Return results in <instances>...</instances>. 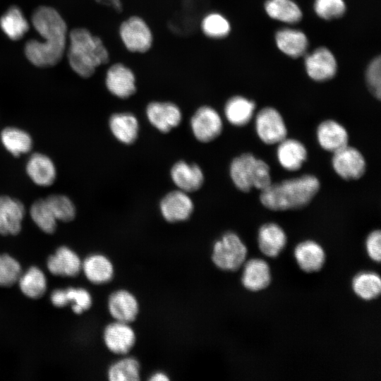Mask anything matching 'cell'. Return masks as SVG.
<instances>
[{"mask_svg":"<svg viewBox=\"0 0 381 381\" xmlns=\"http://www.w3.org/2000/svg\"><path fill=\"white\" fill-rule=\"evenodd\" d=\"M32 23L44 41L27 42V59L38 67L56 65L61 59L66 47L67 26L64 20L54 8L40 6L33 12Z\"/></svg>","mask_w":381,"mask_h":381,"instance_id":"obj_1","label":"cell"},{"mask_svg":"<svg viewBox=\"0 0 381 381\" xmlns=\"http://www.w3.org/2000/svg\"><path fill=\"white\" fill-rule=\"evenodd\" d=\"M320 188L319 179L313 174L272 183L260 190V201L273 211L295 210L307 206Z\"/></svg>","mask_w":381,"mask_h":381,"instance_id":"obj_2","label":"cell"},{"mask_svg":"<svg viewBox=\"0 0 381 381\" xmlns=\"http://www.w3.org/2000/svg\"><path fill=\"white\" fill-rule=\"evenodd\" d=\"M68 60L71 68L78 75L89 78L96 69L109 61V53L103 41L87 29L71 30Z\"/></svg>","mask_w":381,"mask_h":381,"instance_id":"obj_3","label":"cell"},{"mask_svg":"<svg viewBox=\"0 0 381 381\" xmlns=\"http://www.w3.org/2000/svg\"><path fill=\"white\" fill-rule=\"evenodd\" d=\"M229 173L235 186L244 193L253 188L261 190L272 183L269 165L252 153L235 157L230 164Z\"/></svg>","mask_w":381,"mask_h":381,"instance_id":"obj_4","label":"cell"},{"mask_svg":"<svg viewBox=\"0 0 381 381\" xmlns=\"http://www.w3.org/2000/svg\"><path fill=\"white\" fill-rule=\"evenodd\" d=\"M247 253V247L241 238L229 231L214 243L212 258L219 269L233 272L243 265Z\"/></svg>","mask_w":381,"mask_h":381,"instance_id":"obj_5","label":"cell"},{"mask_svg":"<svg viewBox=\"0 0 381 381\" xmlns=\"http://www.w3.org/2000/svg\"><path fill=\"white\" fill-rule=\"evenodd\" d=\"M119 34L126 49L132 53H145L153 44L150 26L138 16H132L123 20L119 25Z\"/></svg>","mask_w":381,"mask_h":381,"instance_id":"obj_6","label":"cell"},{"mask_svg":"<svg viewBox=\"0 0 381 381\" xmlns=\"http://www.w3.org/2000/svg\"><path fill=\"white\" fill-rule=\"evenodd\" d=\"M255 128L258 138L267 145L278 144L287 135L286 126L282 114L271 107H264L258 112Z\"/></svg>","mask_w":381,"mask_h":381,"instance_id":"obj_7","label":"cell"},{"mask_svg":"<svg viewBox=\"0 0 381 381\" xmlns=\"http://www.w3.org/2000/svg\"><path fill=\"white\" fill-rule=\"evenodd\" d=\"M332 165L335 173L346 181L359 179L366 169V162L362 153L348 145L333 152Z\"/></svg>","mask_w":381,"mask_h":381,"instance_id":"obj_8","label":"cell"},{"mask_svg":"<svg viewBox=\"0 0 381 381\" xmlns=\"http://www.w3.org/2000/svg\"><path fill=\"white\" fill-rule=\"evenodd\" d=\"M190 126L195 138L202 143L217 138L223 127L220 115L209 106H202L196 110L191 118Z\"/></svg>","mask_w":381,"mask_h":381,"instance_id":"obj_9","label":"cell"},{"mask_svg":"<svg viewBox=\"0 0 381 381\" xmlns=\"http://www.w3.org/2000/svg\"><path fill=\"white\" fill-rule=\"evenodd\" d=\"M304 64L308 75L317 82L332 79L337 71V62L334 55L325 47H318L307 54Z\"/></svg>","mask_w":381,"mask_h":381,"instance_id":"obj_10","label":"cell"},{"mask_svg":"<svg viewBox=\"0 0 381 381\" xmlns=\"http://www.w3.org/2000/svg\"><path fill=\"white\" fill-rule=\"evenodd\" d=\"M136 79L133 71L122 63H115L107 69L105 85L113 95L127 99L136 92Z\"/></svg>","mask_w":381,"mask_h":381,"instance_id":"obj_11","label":"cell"},{"mask_svg":"<svg viewBox=\"0 0 381 381\" xmlns=\"http://www.w3.org/2000/svg\"><path fill=\"white\" fill-rule=\"evenodd\" d=\"M146 114L150 123L162 133H168L179 126L182 116L179 107L169 102H150Z\"/></svg>","mask_w":381,"mask_h":381,"instance_id":"obj_12","label":"cell"},{"mask_svg":"<svg viewBox=\"0 0 381 381\" xmlns=\"http://www.w3.org/2000/svg\"><path fill=\"white\" fill-rule=\"evenodd\" d=\"M163 217L169 222L186 220L193 210V203L187 193L178 190L167 193L160 202Z\"/></svg>","mask_w":381,"mask_h":381,"instance_id":"obj_13","label":"cell"},{"mask_svg":"<svg viewBox=\"0 0 381 381\" xmlns=\"http://www.w3.org/2000/svg\"><path fill=\"white\" fill-rule=\"evenodd\" d=\"M104 341L109 351L116 354H126L135 342V334L127 322L115 321L104 331Z\"/></svg>","mask_w":381,"mask_h":381,"instance_id":"obj_14","label":"cell"},{"mask_svg":"<svg viewBox=\"0 0 381 381\" xmlns=\"http://www.w3.org/2000/svg\"><path fill=\"white\" fill-rule=\"evenodd\" d=\"M294 255L300 269L306 273L320 270L326 259L325 250L313 240H305L298 243Z\"/></svg>","mask_w":381,"mask_h":381,"instance_id":"obj_15","label":"cell"},{"mask_svg":"<svg viewBox=\"0 0 381 381\" xmlns=\"http://www.w3.org/2000/svg\"><path fill=\"white\" fill-rule=\"evenodd\" d=\"M272 280L270 267L260 258H252L243 263L241 283L248 291L257 292L269 286Z\"/></svg>","mask_w":381,"mask_h":381,"instance_id":"obj_16","label":"cell"},{"mask_svg":"<svg viewBox=\"0 0 381 381\" xmlns=\"http://www.w3.org/2000/svg\"><path fill=\"white\" fill-rule=\"evenodd\" d=\"M316 137L320 147L332 153L346 146L349 143L346 129L332 119L323 121L318 125Z\"/></svg>","mask_w":381,"mask_h":381,"instance_id":"obj_17","label":"cell"},{"mask_svg":"<svg viewBox=\"0 0 381 381\" xmlns=\"http://www.w3.org/2000/svg\"><path fill=\"white\" fill-rule=\"evenodd\" d=\"M25 215L23 203L15 198L0 196V234L16 235L21 229Z\"/></svg>","mask_w":381,"mask_h":381,"instance_id":"obj_18","label":"cell"},{"mask_svg":"<svg viewBox=\"0 0 381 381\" xmlns=\"http://www.w3.org/2000/svg\"><path fill=\"white\" fill-rule=\"evenodd\" d=\"M287 237L284 230L274 222L262 224L258 232V245L260 250L270 258L277 257L286 245Z\"/></svg>","mask_w":381,"mask_h":381,"instance_id":"obj_19","label":"cell"},{"mask_svg":"<svg viewBox=\"0 0 381 381\" xmlns=\"http://www.w3.org/2000/svg\"><path fill=\"white\" fill-rule=\"evenodd\" d=\"M277 145V158L282 167L290 171L301 169L308 156L305 145L296 139L287 138Z\"/></svg>","mask_w":381,"mask_h":381,"instance_id":"obj_20","label":"cell"},{"mask_svg":"<svg viewBox=\"0 0 381 381\" xmlns=\"http://www.w3.org/2000/svg\"><path fill=\"white\" fill-rule=\"evenodd\" d=\"M108 309L116 321L129 323L135 319L139 306L136 298L131 292L118 290L110 295Z\"/></svg>","mask_w":381,"mask_h":381,"instance_id":"obj_21","label":"cell"},{"mask_svg":"<svg viewBox=\"0 0 381 381\" xmlns=\"http://www.w3.org/2000/svg\"><path fill=\"white\" fill-rule=\"evenodd\" d=\"M171 179L175 185L186 193L198 190L204 181L203 173L195 164L185 161L177 162L171 169Z\"/></svg>","mask_w":381,"mask_h":381,"instance_id":"obj_22","label":"cell"},{"mask_svg":"<svg viewBox=\"0 0 381 381\" xmlns=\"http://www.w3.org/2000/svg\"><path fill=\"white\" fill-rule=\"evenodd\" d=\"M47 268L54 275L74 277L80 272L82 262L75 252L66 246H62L49 258Z\"/></svg>","mask_w":381,"mask_h":381,"instance_id":"obj_23","label":"cell"},{"mask_svg":"<svg viewBox=\"0 0 381 381\" xmlns=\"http://www.w3.org/2000/svg\"><path fill=\"white\" fill-rule=\"evenodd\" d=\"M277 48L284 54L298 58L303 56L308 47L306 35L301 30L290 28L279 30L275 34Z\"/></svg>","mask_w":381,"mask_h":381,"instance_id":"obj_24","label":"cell"},{"mask_svg":"<svg viewBox=\"0 0 381 381\" xmlns=\"http://www.w3.org/2000/svg\"><path fill=\"white\" fill-rule=\"evenodd\" d=\"M26 171L37 185L48 186L53 183L56 178V169L53 162L46 155L35 153L28 159Z\"/></svg>","mask_w":381,"mask_h":381,"instance_id":"obj_25","label":"cell"},{"mask_svg":"<svg viewBox=\"0 0 381 381\" xmlns=\"http://www.w3.org/2000/svg\"><path fill=\"white\" fill-rule=\"evenodd\" d=\"M255 103L241 95L229 98L224 106V114L227 121L234 126H243L253 117Z\"/></svg>","mask_w":381,"mask_h":381,"instance_id":"obj_26","label":"cell"},{"mask_svg":"<svg viewBox=\"0 0 381 381\" xmlns=\"http://www.w3.org/2000/svg\"><path fill=\"white\" fill-rule=\"evenodd\" d=\"M81 269L87 279L96 284L109 282L114 275L111 262L106 256L99 254L88 256L82 263Z\"/></svg>","mask_w":381,"mask_h":381,"instance_id":"obj_27","label":"cell"},{"mask_svg":"<svg viewBox=\"0 0 381 381\" xmlns=\"http://www.w3.org/2000/svg\"><path fill=\"white\" fill-rule=\"evenodd\" d=\"M109 127L114 137L123 143L131 144L137 139L138 121L131 113H116L111 115Z\"/></svg>","mask_w":381,"mask_h":381,"instance_id":"obj_28","label":"cell"},{"mask_svg":"<svg viewBox=\"0 0 381 381\" xmlns=\"http://www.w3.org/2000/svg\"><path fill=\"white\" fill-rule=\"evenodd\" d=\"M264 7L271 18L288 24L299 22L303 16L301 8L293 0H267Z\"/></svg>","mask_w":381,"mask_h":381,"instance_id":"obj_29","label":"cell"},{"mask_svg":"<svg viewBox=\"0 0 381 381\" xmlns=\"http://www.w3.org/2000/svg\"><path fill=\"white\" fill-rule=\"evenodd\" d=\"M351 286L355 294L362 300H374L381 292L380 277L374 272H361L353 278Z\"/></svg>","mask_w":381,"mask_h":381,"instance_id":"obj_30","label":"cell"},{"mask_svg":"<svg viewBox=\"0 0 381 381\" xmlns=\"http://www.w3.org/2000/svg\"><path fill=\"white\" fill-rule=\"evenodd\" d=\"M0 27L12 40L21 39L29 30V23L16 6L9 8L0 18Z\"/></svg>","mask_w":381,"mask_h":381,"instance_id":"obj_31","label":"cell"},{"mask_svg":"<svg viewBox=\"0 0 381 381\" xmlns=\"http://www.w3.org/2000/svg\"><path fill=\"white\" fill-rule=\"evenodd\" d=\"M1 140L4 147L14 156L28 152L32 145L30 135L15 127L4 128L1 133Z\"/></svg>","mask_w":381,"mask_h":381,"instance_id":"obj_32","label":"cell"},{"mask_svg":"<svg viewBox=\"0 0 381 381\" xmlns=\"http://www.w3.org/2000/svg\"><path fill=\"white\" fill-rule=\"evenodd\" d=\"M22 292L32 298H38L45 293L47 279L44 272L37 267H30L21 274L18 280Z\"/></svg>","mask_w":381,"mask_h":381,"instance_id":"obj_33","label":"cell"},{"mask_svg":"<svg viewBox=\"0 0 381 381\" xmlns=\"http://www.w3.org/2000/svg\"><path fill=\"white\" fill-rule=\"evenodd\" d=\"M202 33L211 39H223L231 32L229 20L222 13L211 12L205 15L200 23Z\"/></svg>","mask_w":381,"mask_h":381,"instance_id":"obj_34","label":"cell"},{"mask_svg":"<svg viewBox=\"0 0 381 381\" xmlns=\"http://www.w3.org/2000/svg\"><path fill=\"white\" fill-rule=\"evenodd\" d=\"M111 381H136L140 379V364L134 358L127 357L114 363L108 370Z\"/></svg>","mask_w":381,"mask_h":381,"instance_id":"obj_35","label":"cell"},{"mask_svg":"<svg viewBox=\"0 0 381 381\" xmlns=\"http://www.w3.org/2000/svg\"><path fill=\"white\" fill-rule=\"evenodd\" d=\"M30 216L35 224L47 234L53 233L56 227V219L45 199L36 200L31 206Z\"/></svg>","mask_w":381,"mask_h":381,"instance_id":"obj_36","label":"cell"},{"mask_svg":"<svg viewBox=\"0 0 381 381\" xmlns=\"http://www.w3.org/2000/svg\"><path fill=\"white\" fill-rule=\"evenodd\" d=\"M45 200L56 220L70 222L75 217V206L66 195H52Z\"/></svg>","mask_w":381,"mask_h":381,"instance_id":"obj_37","label":"cell"},{"mask_svg":"<svg viewBox=\"0 0 381 381\" xmlns=\"http://www.w3.org/2000/svg\"><path fill=\"white\" fill-rule=\"evenodd\" d=\"M21 274V267L16 259L7 254H0V286H11Z\"/></svg>","mask_w":381,"mask_h":381,"instance_id":"obj_38","label":"cell"},{"mask_svg":"<svg viewBox=\"0 0 381 381\" xmlns=\"http://www.w3.org/2000/svg\"><path fill=\"white\" fill-rule=\"evenodd\" d=\"M313 7L318 17L328 20L341 17L346 10L344 0H315Z\"/></svg>","mask_w":381,"mask_h":381,"instance_id":"obj_39","label":"cell"},{"mask_svg":"<svg viewBox=\"0 0 381 381\" xmlns=\"http://www.w3.org/2000/svg\"><path fill=\"white\" fill-rule=\"evenodd\" d=\"M365 80L371 94L377 99L381 98V59L378 56L369 64L366 72Z\"/></svg>","mask_w":381,"mask_h":381,"instance_id":"obj_40","label":"cell"},{"mask_svg":"<svg viewBox=\"0 0 381 381\" xmlns=\"http://www.w3.org/2000/svg\"><path fill=\"white\" fill-rule=\"evenodd\" d=\"M66 292L68 301L72 303V309L75 313L80 314L91 306V295L85 289L68 288Z\"/></svg>","mask_w":381,"mask_h":381,"instance_id":"obj_41","label":"cell"},{"mask_svg":"<svg viewBox=\"0 0 381 381\" xmlns=\"http://www.w3.org/2000/svg\"><path fill=\"white\" fill-rule=\"evenodd\" d=\"M365 249L368 257L374 262L381 259V232L379 229L371 231L365 240Z\"/></svg>","mask_w":381,"mask_h":381,"instance_id":"obj_42","label":"cell"},{"mask_svg":"<svg viewBox=\"0 0 381 381\" xmlns=\"http://www.w3.org/2000/svg\"><path fill=\"white\" fill-rule=\"evenodd\" d=\"M51 301L56 307H64L68 303L66 289H56L51 294Z\"/></svg>","mask_w":381,"mask_h":381,"instance_id":"obj_43","label":"cell"},{"mask_svg":"<svg viewBox=\"0 0 381 381\" xmlns=\"http://www.w3.org/2000/svg\"><path fill=\"white\" fill-rule=\"evenodd\" d=\"M105 3H107L116 11H121L122 10V4L121 0H103Z\"/></svg>","mask_w":381,"mask_h":381,"instance_id":"obj_44","label":"cell"},{"mask_svg":"<svg viewBox=\"0 0 381 381\" xmlns=\"http://www.w3.org/2000/svg\"><path fill=\"white\" fill-rule=\"evenodd\" d=\"M150 380L152 381H163V380H169V378L167 375L164 374V373L157 372L153 374L150 378Z\"/></svg>","mask_w":381,"mask_h":381,"instance_id":"obj_45","label":"cell"}]
</instances>
